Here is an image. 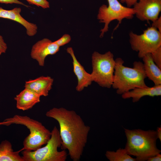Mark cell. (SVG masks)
<instances>
[{
    "instance_id": "1",
    "label": "cell",
    "mask_w": 161,
    "mask_h": 161,
    "mask_svg": "<svg viewBox=\"0 0 161 161\" xmlns=\"http://www.w3.org/2000/svg\"><path fill=\"white\" fill-rule=\"evenodd\" d=\"M45 115L58 123L62 149L68 150L73 161H79L87 142L90 126L75 111L63 107H54Z\"/></svg>"
},
{
    "instance_id": "2",
    "label": "cell",
    "mask_w": 161,
    "mask_h": 161,
    "mask_svg": "<svg viewBox=\"0 0 161 161\" xmlns=\"http://www.w3.org/2000/svg\"><path fill=\"white\" fill-rule=\"evenodd\" d=\"M127 138L125 149L130 155L136 157V161H144L161 151L156 145V131L140 129H125Z\"/></svg>"
},
{
    "instance_id": "3",
    "label": "cell",
    "mask_w": 161,
    "mask_h": 161,
    "mask_svg": "<svg viewBox=\"0 0 161 161\" xmlns=\"http://www.w3.org/2000/svg\"><path fill=\"white\" fill-rule=\"evenodd\" d=\"M115 61L112 87L116 90L117 94L122 95L136 88L147 86L145 81L147 77L142 62L135 61L133 67L130 68L124 66V61L120 58H116Z\"/></svg>"
},
{
    "instance_id": "4",
    "label": "cell",
    "mask_w": 161,
    "mask_h": 161,
    "mask_svg": "<svg viewBox=\"0 0 161 161\" xmlns=\"http://www.w3.org/2000/svg\"><path fill=\"white\" fill-rule=\"evenodd\" d=\"M13 124L22 125L30 131L23 142V150L34 151L45 145L50 139L51 131L40 122L27 116L16 114L0 122V125L8 126Z\"/></svg>"
},
{
    "instance_id": "5",
    "label": "cell",
    "mask_w": 161,
    "mask_h": 161,
    "mask_svg": "<svg viewBox=\"0 0 161 161\" xmlns=\"http://www.w3.org/2000/svg\"><path fill=\"white\" fill-rule=\"evenodd\" d=\"M61 143L59 130L55 126L45 145L34 151L23 150L21 152L22 157L24 161H65L67 156L66 151L58 150Z\"/></svg>"
},
{
    "instance_id": "6",
    "label": "cell",
    "mask_w": 161,
    "mask_h": 161,
    "mask_svg": "<svg viewBox=\"0 0 161 161\" xmlns=\"http://www.w3.org/2000/svg\"><path fill=\"white\" fill-rule=\"evenodd\" d=\"M92 71L91 74L93 81L100 86L110 88L113 79L115 60L110 51L101 54L95 51L92 56Z\"/></svg>"
},
{
    "instance_id": "7",
    "label": "cell",
    "mask_w": 161,
    "mask_h": 161,
    "mask_svg": "<svg viewBox=\"0 0 161 161\" xmlns=\"http://www.w3.org/2000/svg\"><path fill=\"white\" fill-rule=\"evenodd\" d=\"M109 5L103 4L99 8L97 19L99 22L104 24L103 28L100 30V37H103L104 33L108 30L109 25L110 22L117 20L118 23L114 30L118 27L124 18L131 19L135 15L133 8L123 6L118 0H107Z\"/></svg>"
},
{
    "instance_id": "8",
    "label": "cell",
    "mask_w": 161,
    "mask_h": 161,
    "mask_svg": "<svg viewBox=\"0 0 161 161\" xmlns=\"http://www.w3.org/2000/svg\"><path fill=\"white\" fill-rule=\"evenodd\" d=\"M129 36L131 48L138 52L140 58H142L145 55L152 53L161 47V32L152 27L144 30L140 35L131 32Z\"/></svg>"
},
{
    "instance_id": "9",
    "label": "cell",
    "mask_w": 161,
    "mask_h": 161,
    "mask_svg": "<svg viewBox=\"0 0 161 161\" xmlns=\"http://www.w3.org/2000/svg\"><path fill=\"white\" fill-rule=\"evenodd\" d=\"M133 6L138 19L153 22L158 18L161 11V0H139Z\"/></svg>"
},
{
    "instance_id": "10",
    "label": "cell",
    "mask_w": 161,
    "mask_h": 161,
    "mask_svg": "<svg viewBox=\"0 0 161 161\" xmlns=\"http://www.w3.org/2000/svg\"><path fill=\"white\" fill-rule=\"evenodd\" d=\"M60 47L54 41L47 38H44L36 42L32 47L30 55L36 60L39 65H44L46 57L50 55H53L59 50Z\"/></svg>"
},
{
    "instance_id": "11",
    "label": "cell",
    "mask_w": 161,
    "mask_h": 161,
    "mask_svg": "<svg viewBox=\"0 0 161 161\" xmlns=\"http://www.w3.org/2000/svg\"><path fill=\"white\" fill-rule=\"evenodd\" d=\"M66 50L72 59L73 72L78 80L76 90L78 92H81L84 88L90 85L93 81L91 74L86 71L83 67L78 61L72 47H68Z\"/></svg>"
},
{
    "instance_id": "12",
    "label": "cell",
    "mask_w": 161,
    "mask_h": 161,
    "mask_svg": "<svg viewBox=\"0 0 161 161\" xmlns=\"http://www.w3.org/2000/svg\"><path fill=\"white\" fill-rule=\"evenodd\" d=\"M21 12V9L20 7L7 10L0 7V18L10 19L19 23L26 28L27 35L30 36L34 35L37 32V25L24 19L20 14Z\"/></svg>"
},
{
    "instance_id": "13",
    "label": "cell",
    "mask_w": 161,
    "mask_h": 161,
    "mask_svg": "<svg viewBox=\"0 0 161 161\" xmlns=\"http://www.w3.org/2000/svg\"><path fill=\"white\" fill-rule=\"evenodd\" d=\"M53 79L50 76H41L25 81L24 87L41 96H47L52 89Z\"/></svg>"
},
{
    "instance_id": "14",
    "label": "cell",
    "mask_w": 161,
    "mask_h": 161,
    "mask_svg": "<svg viewBox=\"0 0 161 161\" xmlns=\"http://www.w3.org/2000/svg\"><path fill=\"white\" fill-rule=\"evenodd\" d=\"M41 96L33 91L25 88L14 98L16 107L23 111L28 110L40 101Z\"/></svg>"
},
{
    "instance_id": "15",
    "label": "cell",
    "mask_w": 161,
    "mask_h": 161,
    "mask_svg": "<svg viewBox=\"0 0 161 161\" xmlns=\"http://www.w3.org/2000/svg\"><path fill=\"white\" fill-rule=\"evenodd\" d=\"M124 99L132 98L134 103L138 101L145 96L154 97L161 95V85H154L151 87L137 88L129 91L122 95Z\"/></svg>"
},
{
    "instance_id": "16",
    "label": "cell",
    "mask_w": 161,
    "mask_h": 161,
    "mask_svg": "<svg viewBox=\"0 0 161 161\" xmlns=\"http://www.w3.org/2000/svg\"><path fill=\"white\" fill-rule=\"evenodd\" d=\"M142 58L146 77L152 81L154 85H161V69L154 62L151 53L145 55Z\"/></svg>"
},
{
    "instance_id": "17",
    "label": "cell",
    "mask_w": 161,
    "mask_h": 161,
    "mask_svg": "<svg viewBox=\"0 0 161 161\" xmlns=\"http://www.w3.org/2000/svg\"><path fill=\"white\" fill-rule=\"evenodd\" d=\"M0 161H24L19 151H14L11 143L5 140L0 143Z\"/></svg>"
},
{
    "instance_id": "18",
    "label": "cell",
    "mask_w": 161,
    "mask_h": 161,
    "mask_svg": "<svg viewBox=\"0 0 161 161\" xmlns=\"http://www.w3.org/2000/svg\"><path fill=\"white\" fill-rule=\"evenodd\" d=\"M105 156L110 161H136V158L130 156L125 148H119L114 151H107Z\"/></svg>"
},
{
    "instance_id": "19",
    "label": "cell",
    "mask_w": 161,
    "mask_h": 161,
    "mask_svg": "<svg viewBox=\"0 0 161 161\" xmlns=\"http://www.w3.org/2000/svg\"><path fill=\"white\" fill-rule=\"evenodd\" d=\"M151 55L154 62L161 69V47L151 53Z\"/></svg>"
},
{
    "instance_id": "20",
    "label": "cell",
    "mask_w": 161,
    "mask_h": 161,
    "mask_svg": "<svg viewBox=\"0 0 161 161\" xmlns=\"http://www.w3.org/2000/svg\"><path fill=\"white\" fill-rule=\"evenodd\" d=\"M30 4L40 7L44 9L49 7V2L47 0H26Z\"/></svg>"
},
{
    "instance_id": "21",
    "label": "cell",
    "mask_w": 161,
    "mask_h": 161,
    "mask_svg": "<svg viewBox=\"0 0 161 161\" xmlns=\"http://www.w3.org/2000/svg\"><path fill=\"white\" fill-rule=\"evenodd\" d=\"M71 40L70 36L69 34H65L60 38L54 42L60 47L69 43Z\"/></svg>"
},
{
    "instance_id": "22",
    "label": "cell",
    "mask_w": 161,
    "mask_h": 161,
    "mask_svg": "<svg viewBox=\"0 0 161 161\" xmlns=\"http://www.w3.org/2000/svg\"><path fill=\"white\" fill-rule=\"evenodd\" d=\"M7 46L3 38L0 34V52L2 54L5 53L7 49Z\"/></svg>"
},
{
    "instance_id": "23",
    "label": "cell",
    "mask_w": 161,
    "mask_h": 161,
    "mask_svg": "<svg viewBox=\"0 0 161 161\" xmlns=\"http://www.w3.org/2000/svg\"><path fill=\"white\" fill-rule=\"evenodd\" d=\"M0 3L5 4H16L28 7V6L18 0H0Z\"/></svg>"
},
{
    "instance_id": "24",
    "label": "cell",
    "mask_w": 161,
    "mask_h": 161,
    "mask_svg": "<svg viewBox=\"0 0 161 161\" xmlns=\"http://www.w3.org/2000/svg\"><path fill=\"white\" fill-rule=\"evenodd\" d=\"M152 22L151 27L157 29L161 32V16Z\"/></svg>"
},
{
    "instance_id": "25",
    "label": "cell",
    "mask_w": 161,
    "mask_h": 161,
    "mask_svg": "<svg viewBox=\"0 0 161 161\" xmlns=\"http://www.w3.org/2000/svg\"><path fill=\"white\" fill-rule=\"evenodd\" d=\"M138 0H120V1L123 3H125L128 7H131L132 6H133L134 4Z\"/></svg>"
},
{
    "instance_id": "26",
    "label": "cell",
    "mask_w": 161,
    "mask_h": 161,
    "mask_svg": "<svg viewBox=\"0 0 161 161\" xmlns=\"http://www.w3.org/2000/svg\"><path fill=\"white\" fill-rule=\"evenodd\" d=\"M148 161H161V154L159 153L156 155L148 158Z\"/></svg>"
},
{
    "instance_id": "27",
    "label": "cell",
    "mask_w": 161,
    "mask_h": 161,
    "mask_svg": "<svg viewBox=\"0 0 161 161\" xmlns=\"http://www.w3.org/2000/svg\"><path fill=\"white\" fill-rule=\"evenodd\" d=\"M156 131L157 135V138L159 139L160 141H161V127H158Z\"/></svg>"
},
{
    "instance_id": "28",
    "label": "cell",
    "mask_w": 161,
    "mask_h": 161,
    "mask_svg": "<svg viewBox=\"0 0 161 161\" xmlns=\"http://www.w3.org/2000/svg\"><path fill=\"white\" fill-rule=\"evenodd\" d=\"M1 52H0V55H1Z\"/></svg>"
}]
</instances>
